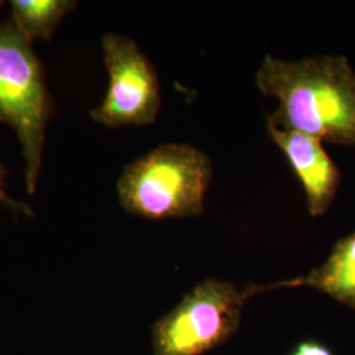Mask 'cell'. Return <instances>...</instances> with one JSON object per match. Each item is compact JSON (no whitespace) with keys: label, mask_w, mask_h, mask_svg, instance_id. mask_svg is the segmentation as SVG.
Returning a JSON list of instances; mask_svg holds the SVG:
<instances>
[{"label":"cell","mask_w":355,"mask_h":355,"mask_svg":"<svg viewBox=\"0 0 355 355\" xmlns=\"http://www.w3.org/2000/svg\"><path fill=\"white\" fill-rule=\"evenodd\" d=\"M76 7L69 0H13V26L29 41L49 40L64 15Z\"/></svg>","instance_id":"cell-8"},{"label":"cell","mask_w":355,"mask_h":355,"mask_svg":"<svg viewBox=\"0 0 355 355\" xmlns=\"http://www.w3.org/2000/svg\"><path fill=\"white\" fill-rule=\"evenodd\" d=\"M267 133L284 154L303 186L312 217L328 212L341 183V170L324 149L322 141L299 130L282 129L266 121Z\"/></svg>","instance_id":"cell-6"},{"label":"cell","mask_w":355,"mask_h":355,"mask_svg":"<svg viewBox=\"0 0 355 355\" xmlns=\"http://www.w3.org/2000/svg\"><path fill=\"white\" fill-rule=\"evenodd\" d=\"M49 114L48 91L31 41L12 21L0 23V121L17 133L29 193L36 190Z\"/></svg>","instance_id":"cell-3"},{"label":"cell","mask_w":355,"mask_h":355,"mask_svg":"<svg viewBox=\"0 0 355 355\" xmlns=\"http://www.w3.org/2000/svg\"><path fill=\"white\" fill-rule=\"evenodd\" d=\"M214 178L208 154L190 144H164L128 165L117 180L123 208L142 218H183L203 214Z\"/></svg>","instance_id":"cell-2"},{"label":"cell","mask_w":355,"mask_h":355,"mask_svg":"<svg viewBox=\"0 0 355 355\" xmlns=\"http://www.w3.org/2000/svg\"><path fill=\"white\" fill-rule=\"evenodd\" d=\"M255 85L279 103L267 121L355 149V70L346 57L284 61L266 54Z\"/></svg>","instance_id":"cell-1"},{"label":"cell","mask_w":355,"mask_h":355,"mask_svg":"<svg viewBox=\"0 0 355 355\" xmlns=\"http://www.w3.org/2000/svg\"><path fill=\"white\" fill-rule=\"evenodd\" d=\"M303 286L316 288L334 300L355 308V232L336 242L328 259L305 277L267 287L254 286V291Z\"/></svg>","instance_id":"cell-7"},{"label":"cell","mask_w":355,"mask_h":355,"mask_svg":"<svg viewBox=\"0 0 355 355\" xmlns=\"http://www.w3.org/2000/svg\"><path fill=\"white\" fill-rule=\"evenodd\" d=\"M291 355H334L328 346L318 341H304L299 343Z\"/></svg>","instance_id":"cell-9"},{"label":"cell","mask_w":355,"mask_h":355,"mask_svg":"<svg viewBox=\"0 0 355 355\" xmlns=\"http://www.w3.org/2000/svg\"><path fill=\"white\" fill-rule=\"evenodd\" d=\"M0 203H4L7 207H11L13 209H17V211H21V212H26V214H29V209L26 208V205L15 202L13 199H11V198L7 195V192L4 191V183H3V170H1V167H0Z\"/></svg>","instance_id":"cell-10"},{"label":"cell","mask_w":355,"mask_h":355,"mask_svg":"<svg viewBox=\"0 0 355 355\" xmlns=\"http://www.w3.org/2000/svg\"><path fill=\"white\" fill-rule=\"evenodd\" d=\"M252 287L239 291L225 280L193 287L154 329V355H202L225 343L240 325Z\"/></svg>","instance_id":"cell-4"},{"label":"cell","mask_w":355,"mask_h":355,"mask_svg":"<svg viewBox=\"0 0 355 355\" xmlns=\"http://www.w3.org/2000/svg\"><path fill=\"white\" fill-rule=\"evenodd\" d=\"M102 46L110 82L91 117L108 128L152 124L161 108V83L152 62L132 38L121 35H104Z\"/></svg>","instance_id":"cell-5"}]
</instances>
